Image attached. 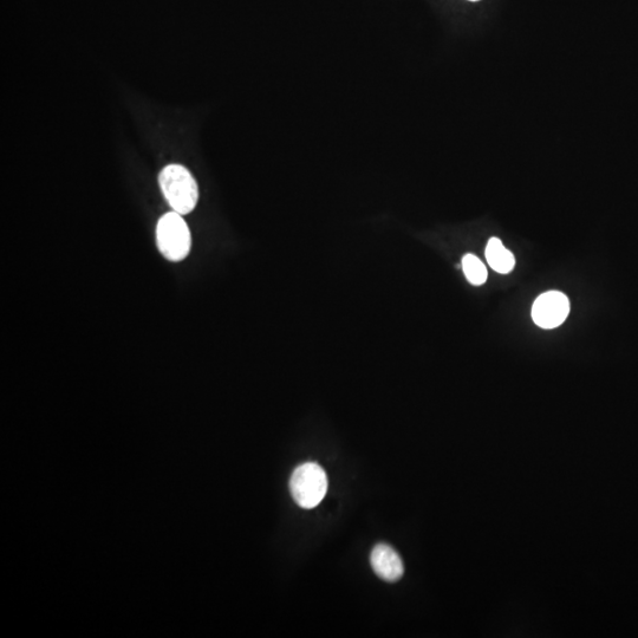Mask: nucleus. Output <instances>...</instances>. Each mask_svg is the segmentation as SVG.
Returning a JSON list of instances; mask_svg holds the SVG:
<instances>
[{"mask_svg": "<svg viewBox=\"0 0 638 638\" xmlns=\"http://www.w3.org/2000/svg\"><path fill=\"white\" fill-rule=\"evenodd\" d=\"M159 184L169 206L174 212L186 216L197 207L199 187L192 173L181 165H169L162 169Z\"/></svg>", "mask_w": 638, "mask_h": 638, "instance_id": "obj_1", "label": "nucleus"}, {"mask_svg": "<svg viewBox=\"0 0 638 638\" xmlns=\"http://www.w3.org/2000/svg\"><path fill=\"white\" fill-rule=\"evenodd\" d=\"M156 243L161 255L171 262H181L190 255L191 231L181 214L173 211L160 218L156 225Z\"/></svg>", "mask_w": 638, "mask_h": 638, "instance_id": "obj_2", "label": "nucleus"}, {"mask_svg": "<svg viewBox=\"0 0 638 638\" xmlns=\"http://www.w3.org/2000/svg\"><path fill=\"white\" fill-rule=\"evenodd\" d=\"M290 490L303 509H314L328 492V477L323 468L308 462L296 468L290 480Z\"/></svg>", "mask_w": 638, "mask_h": 638, "instance_id": "obj_3", "label": "nucleus"}, {"mask_svg": "<svg viewBox=\"0 0 638 638\" xmlns=\"http://www.w3.org/2000/svg\"><path fill=\"white\" fill-rule=\"evenodd\" d=\"M569 312V298L562 292L549 291L536 299L532 307V318L539 328L556 329L565 322Z\"/></svg>", "mask_w": 638, "mask_h": 638, "instance_id": "obj_4", "label": "nucleus"}, {"mask_svg": "<svg viewBox=\"0 0 638 638\" xmlns=\"http://www.w3.org/2000/svg\"><path fill=\"white\" fill-rule=\"evenodd\" d=\"M370 563L375 574L386 582H397L405 574L399 553L387 544L375 546L371 551Z\"/></svg>", "mask_w": 638, "mask_h": 638, "instance_id": "obj_5", "label": "nucleus"}, {"mask_svg": "<svg viewBox=\"0 0 638 638\" xmlns=\"http://www.w3.org/2000/svg\"><path fill=\"white\" fill-rule=\"evenodd\" d=\"M486 259L491 268L494 271L501 273V275L510 273L514 268V265H516V259H514L512 252L507 250L498 238L488 240L486 247Z\"/></svg>", "mask_w": 638, "mask_h": 638, "instance_id": "obj_6", "label": "nucleus"}, {"mask_svg": "<svg viewBox=\"0 0 638 638\" xmlns=\"http://www.w3.org/2000/svg\"><path fill=\"white\" fill-rule=\"evenodd\" d=\"M462 270H464L467 281L472 285H483L487 281L486 266L481 263V260L477 256L472 255V253H468V255L462 258Z\"/></svg>", "mask_w": 638, "mask_h": 638, "instance_id": "obj_7", "label": "nucleus"}, {"mask_svg": "<svg viewBox=\"0 0 638 638\" xmlns=\"http://www.w3.org/2000/svg\"><path fill=\"white\" fill-rule=\"evenodd\" d=\"M471 2H478V0H471Z\"/></svg>", "mask_w": 638, "mask_h": 638, "instance_id": "obj_8", "label": "nucleus"}]
</instances>
